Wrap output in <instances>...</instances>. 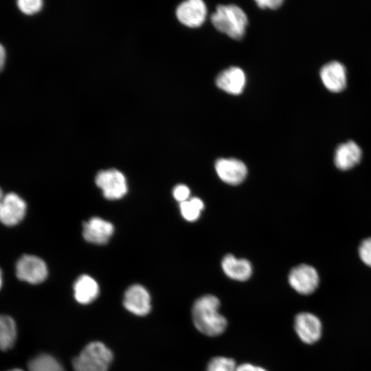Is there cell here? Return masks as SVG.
<instances>
[{
  "label": "cell",
  "instance_id": "cell-1",
  "mask_svg": "<svg viewBox=\"0 0 371 371\" xmlns=\"http://www.w3.org/2000/svg\"><path fill=\"white\" fill-rule=\"evenodd\" d=\"M220 301L213 295L198 298L192 308V321L196 328L207 336H217L224 332L227 319L219 312Z\"/></svg>",
  "mask_w": 371,
  "mask_h": 371
},
{
  "label": "cell",
  "instance_id": "cell-2",
  "mask_svg": "<svg viewBox=\"0 0 371 371\" xmlns=\"http://www.w3.org/2000/svg\"><path fill=\"white\" fill-rule=\"evenodd\" d=\"M211 21L218 31L234 39H240L248 23L244 11L236 5H219L211 16Z\"/></svg>",
  "mask_w": 371,
  "mask_h": 371
},
{
  "label": "cell",
  "instance_id": "cell-3",
  "mask_svg": "<svg viewBox=\"0 0 371 371\" xmlns=\"http://www.w3.org/2000/svg\"><path fill=\"white\" fill-rule=\"evenodd\" d=\"M112 352L102 342L87 344L72 361L74 371H107L113 360Z\"/></svg>",
  "mask_w": 371,
  "mask_h": 371
},
{
  "label": "cell",
  "instance_id": "cell-4",
  "mask_svg": "<svg viewBox=\"0 0 371 371\" xmlns=\"http://www.w3.org/2000/svg\"><path fill=\"white\" fill-rule=\"evenodd\" d=\"M95 183L102 190L104 196L110 200L121 199L127 192L126 178L116 169L100 171L95 177Z\"/></svg>",
  "mask_w": 371,
  "mask_h": 371
},
{
  "label": "cell",
  "instance_id": "cell-5",
  "mask_svg": "<svg viewBox=\"0 0 371 371\" xmlns=\"http://www.w3.org/2000/svg\"><path fill=\"white\" fill-rule=\"evenodd\" d=\"M16 275L21 280L38 284L47 278V268L41 258L33 255H24L16 263Z\"/></svg>",
  "mask_w": 371,
  "mask_h": 371
},
{
  "label": "cell",
  "instance_id": "cell-6",
  "mask_svg": "<svg viewBox=\"0 0 371 371\" xmlns=\"http://www.w3.org/2000/svg\"><path fill=\"white\" fill-rule=\"evenodd\" d=\"M289 282L297 292L308 295L317 287L319 276L313 267L302 264L291 269L289 274Z\"/></svg>",
  "mask_w": 371,
  "mask_h": 371
},
{
  "label": "cell",
  "instance_id": "cell-7",
  "mask_svg": "<svg viewBox=\"0 0 371 371\" xmlns=\"http://www.w3.org/2000/svg\"><path fill=\"white\" fill-rule=\"evenodd\" d=\"M26 211L25 202L16 194L10 192L1 198L0 218L8 226L18 224L23 218Z\"/></svg>",
  "mask_w": 371,
  "mask_h": 371
},
{
  "label": "cell",
  "instance_id": "cell-8",
  "mask_svg": "<svg viewBox=\"0 0 371 371\" xmlns=\"http://www.w3.org/2000/svg\"><path fill=\"white\" fill-rule=\"evenodd\" d=\"M123 304L128 311L139 316L147 315L151 309L150 294L139 284H133L127 289Z\"/></svg>",
  "mask_w": 371,
  "mask_h": 371
},
{
  "label": "cell",
  "instance_id": "cell-9",
  "mask_svg": "<svg viewBox=\"0 0 371 371\" xmlns=\"http://www.w3.org/2000/svg\"><path fill=\"white\" fill-rule=\"evenodd\" d=\"M215 169L219 178L230 185L240 183L247 174L245 164L234 158L218 159L215 163Z\"/></svg>",
  "mask_w": 371,
  "mask_h": 371
},
{
  "label": "cell",
  "instance_id": "cell-10",
  "mask_svg": "<svg viewBox=\"0 0 371 371\" xmlns=\"http://www.w3.org/2000/svg\"><path fill=\"white\" fill-rule=\"evenodd\" d=\"M294 327L300 339L306 344H313L321 337L322 323L310 313H300L295 319Z\"/></svg>",
  "mask_w": 371,
  "mask_h": 371
},
{
  "label": "cell",
  "instance_id": "cell-11",
  "mask_svg": "<svg viewBox=\"0 0 371 371\" xmlns=\"http://www.w3.org/2000/svg\"><path fill=\"white\" fill-rule=\"evenodd\" d=\"M179 21L190 27L201 25L206 18L207 8L201 0H189L181 3L177 8Z\"/></svg>",
  "mask_w": 371,
  "mask_h": 371
},
{
  "label": "cell",
  "instance_id": "cell-12",
  "mask_svg": "<svg viewBox=\"0 0 371 371\" xmlns=\"http://www.w3.org/2000/svg\"><path fill=\"white\" fill-rule=\"evenodd\" d=\"M114 231L113 225L99 217H93L83 224V236L91 243L103 245L108 242Z\"/></svg>",
  "mask_w": 371,
  "mask_h": 371
},
{
  "label": "cell",
  "instance_id": "cell-13",
  "mask_svg": "<svg viewBox=\"0 0 371 371\" xmlns=\"http://www.w3.org/2000/svg\"><path fill=\"white\" fill-rule=\"evenodd\" d=\"M320 77L324 86L332 92H340L346 86V68L338 61L324 65L320 70Z\"/></svg>",
  "mask_w": 371,
  "mask_h": 371
},
{
  "label": "cell",
  "instance_id": "cell-14",
  "mask_svg": "<svg viewBox=\"0 0 371 371\" xmlns=\"http://www.w3.org/2000/svg\"><path fill=\"white\" fill-rule=\"evenodd\" d=\"M245 82L244 71L237 67H232L223 71L216 79V84L219 89L233 95L243 92Z\"/></svg>",
  "mask_w": 371,
  "mask_h": 371
},
{
  "label": "cell",
  "instance_id": "cell-15",
  "mask_svg": "<svg viewBox=\"0 0 371 371\" xmlns=\"http://www.w3.org/2000/svg\"><path fill=\"white\" fill-rule=\"evenodd\" d=\"M362 152L353 141L340 144L335 151V164L342 170H347L356 166L361 160Z\"/></svg>",
  "mask_w": 371,
  "mask_h": 371
},
{
  "label": "cell",
  "instance_id": "cell-16",
  "mask_svg": "<svg viewBox=\"0 0 371 371\" xmlns=\"http://www.w3.org/2000/svg\"><path fill=\"white\" fill-rule=\"evenodd\" d=\"M221 266L225 275L235 280H247L252 273L251 265L247 260L236 258L232 254L223 258Z\"/></svg>",
  "mask_w": 371,
  "mask_h": 371
},
{
  "label": "cell",
  "instance_id": "cell-17",
  "mask_svg": "<svg viewBox=\"0 0 371 371\" xmlns=\"http://www.w3.org/2000/svg\"><path fill=\"white\" fill-rule=\"evenodd\" d=\"M74 291L76 301L80 304H87L98 297L99 286L91 276L82 275L76 280Z\"/></svg>",
  "mask_w": 371,
  "mask_h": 371
},
{
  "label": "cell",
  "instance_id": "cell-18",
  "mask_svg": "<svg viewBox=\"0 0 371 371\" xmlns=\"http://www.w3.org/2000/svg\"><path fill=\"white\" fill-rule=\"evenodd\" d=\"M16 337L14 321L8 315H2L0 319V346L2 350L11 348Z\"/></svg>",
  "mask_w": 371,
  "mask_h": 371
},
{
  "label": "cell",
  "instance_id": "cell-19",
  "mask_svg": "<svg viewBox=\"0 0 371 371\" xmlns=\"http://www.w3.org/2000/svg\"><path fill=\"white\" fill-rule=\"evenodd\" d=\"M29 371H65L62 365L54 357L41 354L27 363Z\"/></svg>",
  "mask_w": 371,
  "mask_h": 371
},
{
  "label": "cell",
  "instance_id": "cell-20",
  "mask_svg": "<svg viewBox=\"0 0 371 371\" xmlns=\"http://www.w3.org/2000/svg\"><path fill=\"white\" fill-rule=\"evenodd\" d=\"M180 211L182 216L188 221L197 220L201 212L204 208V203L198 197H192L179 203Z\"/></svg>",
  "mask_w": 371,
  "mask_h": 371
},
{
  "label": "cell",
  "instance_id": "cell-21",
  "mask_svg": "<svg viewBox=\"0 0 371 371\" xmlns=\"http://www.w3.org/2000/svg\"><path fill=\"white\" fill-rule=\"evenodd\" d=\"M234 359L225 357H216L208 363L205 371H236Z\"/></svg>",
  "mask_w": 371,
  "mask_h": 371
},
{
  "label": "cell",
  "instance_id": "cell-22",
  "mask_svg": "<svg viewBox=\"0 0 371 371\" xmlns=\"http://www.w3.org/2000/svg\"><path fill=\"white\" fill-rule=\"evenodd\" d=\"M16 4L22 13L32 15L41 10L43 1L42 0H19Z\"/></svg>",
  "mask_w": 371,
  "mask_h": 371
},
{
  "label": "cell",
  "instance_id": "cell-23",
  "mask_svg": "<svg viewBox=\"0 0 371 371\" xmlns=\"http://www.w3.org/2000/svg\"><path fill=\"white\" fill-rule=\"evenodd\" d=\"M359 254L361 260L371 267V237L362 241L359 248Z\"/></svg>",
  "mask_w": 371,
  "mask_h": 371
},
{
  "label": "cell",
  "instance_id": "cell-24",
  "mask_svg": "<svg viewBox=\"0 0 371 371\" xmlns=\"http://www.w3.org/2000/svg\"><path fill=\"white\" fill-rule=\"evenodd\" d=\"M190 191L189 188L183 184L177 185L172 191L174 198L179 203L189 199Z\"/></svg>",
  "mask_w": 371,
  "mask_h": 371
},
{
  "label": "cell",
  "instance_id": "cell-25",
  "mask_svg": "<svg viewBox=\"0 0 371 371\" xmlns=\"http://www.w3.org/2000/svg\"><path fill=\"white\" fill-rule=\"evenodd\" d=\"M283 1L282 0H258L256 1L258 6L261 8H270V9H277L279 8Z\"/></svg>",
  "mask_w": 371,
  "mask_h": 371
},
{
  "label": "cell",
  "instance_id": "cell-26",
  "mask_svg": "<svg viewBox=\"0 0 371 371\" xmlns=\"http://www.w3.org/2000/svg\"><path fill=\"white\" fill-rule=\"evenodd\" d=\"M236 371H267L265 368L250 363H243L237 366Z\"/></svg>",
  "mask_w": 371,
  "mask_h": 371
},
{
  "label": "cell",
  "instance_id": "cell-27",
  "mask_svg": "<svg viewBox=\"0 0 371 371\" xmlns=\"http://www.w3.org/2000/svg\"><path fill=\"white\" fill-rule=\"evenodd\" d=\"M5 50L2 45H1L0 47V67L1 70L3 69V67L4 66L5 60Z\"/></svg>",
  "mask_w": 371,
  "mask_h": 371
},
{
  "label": "cell",
  "instance_id": "cell-28",
  "mask_svg": "<svg viewBox=\"0 0 371 371\" xmlns=\"http://www.w3.org/2000/svg\"><path fill=\"white\" fill-rule=\"evenodd\" d=\"M10 371H23V370H21V369H14V370H10Z\"/></svg>",
  "mask_w": 371,
  "mask_h": 371
}]
</instances>
